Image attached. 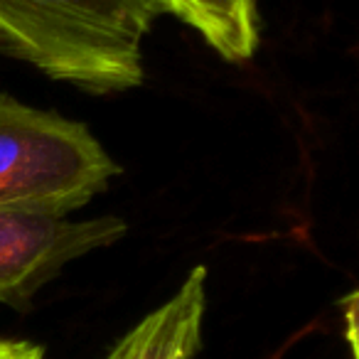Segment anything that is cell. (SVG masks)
<instances>
[{"instance_id": "7a4b0ae2", "label": "cell", "mask_w": 359, "mask_h": 359, "mask_svg": "<svg viewBox=\"0 0 359 359\" xmlns=\"http://www.w3.org/2000/svg\"><path fill=\"white\" fill-rule=\"evenodd\" d=\"M118 172L89 126L0 94V212L69 217Z\"/></svg>"}, {"instance_id": "5b68a950", "label": "cell", "mask_w": 359, "mask_h": 359, "mask_svg": "<svg viewBox=\"0 0 359 359\" xmlns=\"http://www.w3.org/2000/svg\"><path fill=\"white\" fill-rule=\"evenodd\" d=\"M165 6L226 62L251 60L261 42L256 0H165Z\"/></svg>"}, {"instance_id": "6da1fadb", "label": "cell", "mask_w": 359, "mask_h": 359, "mask_svg": "<svg viewBox=\"0 0 359 359\" xmlns=\"http://www.w3.org/2000/svg\"><path fill=\"white\" fill-rule=\"evenodd\" d=\"M165 0H0V55L106 96L143 84V42Z\"/></svg>"}, {"instance_id": "8992f818", "label": "cell", "mask_w": 359, "mask_h": 359, "mask_svg": "<svg viewBox=\"0 0 359 359\" xmlns=\"http://www.w3.org/2000/svg\"><path fill=\"white\" fill-rule=\"evenodd\" d=\"M0 359H45L42 347L25 339H3L0 337Z\"/></svg>"}, {"instance_id": "277c9868", "label": "cell", "mask_w": 359, "mask_h": 359, "mask_svg": "<svg viewBox=\"0 0 359 359\" xmlns=\"http://www.w3.org/2000/svg\"><path fill=\"white\" fill-rule=\"evenodd\" d=\"M207 310V269L197 266L172 298L145 315L106 359H195Z\"/></svg>"}, {"instance_id": "3957f363", "label": "cell", "mask_w": 359, "mask_h": 359, "mask_svg": "<svg viewBox=\"0 0 359 359\" xmlns=\"http://www.w3.org/2000/svg\"><path fill=\"white\" fill-rule=\"evenodd\" d=\"M128 224L116 215L94 219L0 212V303L27 310L67 264L123 239Z\"/></svg>"}]
</instances>
